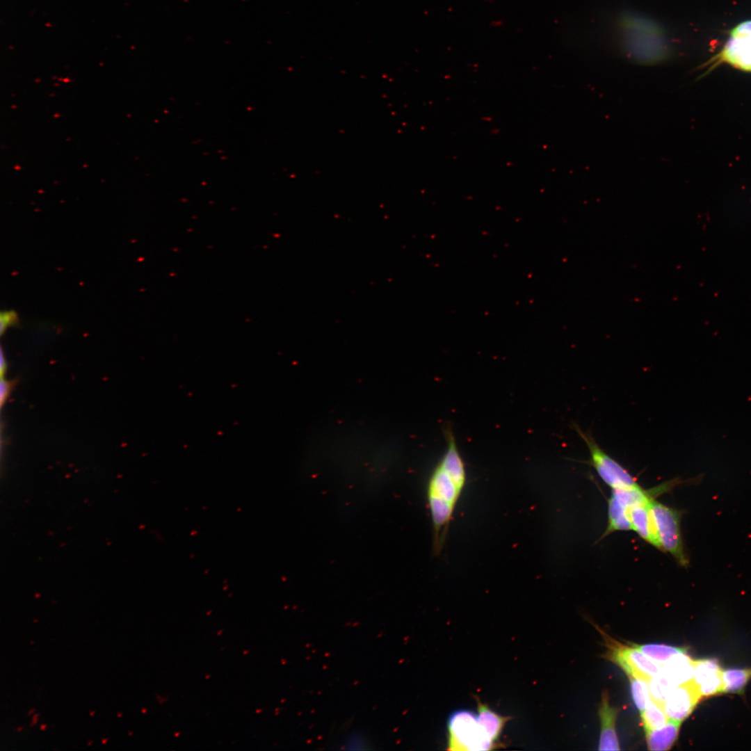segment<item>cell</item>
Returning a JSON list of instances; mask_svg holds the SVG:
<instances>
[{"label":"cell","instance_id":"6da1fadb","mask_svg":"<svg viewBox=\"0 0 751 751\" xmlns=\"http://www.w3.org/2000/svg\"><path fill=\"white\" fill-rule=\"evenodd\" d=\"M447 448L432 471L426 499L433 531V552L439 554L450 523L467 483V471L451 430L445 432Z\"/></svg>","mask_w":751,"mask_h":751},{"label":"cell","instance_id":"7a4b0ae2","mask_svg":"<svg viewBox=\"0 0 751 751\" xmlns=\"http://www.w3.org/2000/svg\"><path fill=\"white\" fill-rule=\"evenodd\" d=\"M622 45L628 58L641 64H653L663 60L668 55V47L662 26L655 20L633 13H624L620 17Z\"/></svg>","mask_w":751,"mask_h":751},{"label":"cell","instance_id":"3957f363","mask_svg":"<svg viewBox=\"0 0 751 751\" xmlns=\"http://www.w3.org/2000/svg\"><path fill=\"white\" fill-rule=\"evenodd\" d=\"M681 478H673L650 489L640 485L625 489H612L608 501V526L601 539L615 531L632 530L629 517V509L635 504L654 500L658 496L684 483Z\"/></svg>","mask_w":751,"mask_h":751},{"label":"cell","instance_id":"277c9868","mask_svg":"<svg viewBox=\"0 0 751 751\" xmlns=\"http://www.w3.org/2000/svg\"><path fill=\"white\" fill-rule=\"evenodd\" d=\"M449 750H489L494 747V742L478 719L477 715L469 710L453 712L448 722Z\"/></svg>","mask_w":751,"mask_h":751},{"label":"cell","instance_id":"5b68a950","mask_svg":"<svg viewBox=\"0 0 751 751\" xmlns=\"http://www.w3.org/2000/svg\"><path fill=\"white\" fill-rule=\"evenodd\" d=\"M650 511L662 551L671 554L680 566L688 567L680 528L682 512L655 499L651 502Z\"/></svg>","mask_w":751,"mask_h":751},{"label":"cell","instance_id":"8992f818","mask_svg":"<svg viewBox=\"0 0 751 751\" xmlns=\"http://www.w3.org/2000/svg\"><path fill=\"white\" fill-rule=\"evenodd\" d=\"M574 429L586 443L590 453V458L586 463L594 467L599 476L607 485L611 489H625L639 486L636 479L602 449L590 432L583 431L577 425H574Z\"/></svg>","mask_w":751,"mask_h":751},{"label":"cell","instance_id":"52a82bcc","mask_svg":"<svg viewBox=\"0 0 751 751\" xmlns=\"http://www.w3.org/2000/svg\"><path fill=\"white\" fill-rule=\"evenodd\" d=\"M606 636L611 661L619 665L628 676L648 680L661 672L662 666L649 659L635 645L620 643Z\"/></svg>","mask_w":751,"mask_h":751},{"label":"cell","instance_id":"ba28073f","mask_svg":"<svg viewBox=\"0 0 751 751\" xmlns=\"http://www.w3.org/2000/svg\"><path fill=\"white\" fill-rule=\"evenodd\" d=\"M720 57L735 67L751 72V21L733 30Z\"/></svg>","mask_w":751,"mask_h":751},{"label":"cell","instance_id":"9c48e42d","mask_svg":"<svg viewBox=\"0 0 751 751\" xmlns=\"http://www.w3.org/2000/svg\"><path fill=\"white\" fill-rule=\"evenodd\" d=\"M701 698L692 679L671 688L663 707L669 719L682 721L691 713Z\"/></svg>","mask_w":751,"mask_h":751},{"label":"cell","instance_id":"30bf717a","mask_svg":"<svg viewBox=\"0 0 751 751\" xmlns=\"http://www.w3.org/2000/svg\"><path fill=\"white\" fill-rule=\"evenodd\" d=\"M722 670L714 659L693 660L692 679L702 697L723 693Z\"/></svg>","mask_w":751,"mask_h":751},{"label":"cell","instance_id":"8fae6325","mask_svg":"<svg viewBox=\"0 0 751 751\" xmlns=\"http://www.w3.org/2000/svg\"><path fill=\"white\" fill-rule=\"evenodd\" d=\"M652 501L633 505L629 509V517L632 530L647 543L662 551L650 511Z\"/></svg>","mask_w":751,"mask_h":751},{"label":"cell","instance_id":"7c38bea8","mask_svg":"<svg viewBox=\"0 0 751 751\" xmlns=\"http://www.w3.org/2000/svg\"><path fill=\"white\" fill-rule=\"evenodd\" d=\"M617 710L609 704L606 692L603 693L599 708L601 733L599 743V750H619V743L615 731Z\"/></svg>","mask_w":751,"mask_h":751},{"label":"cell","instance_id":"4fadbf2b","mask_svg":"<svg viewBox=\"0 0 751 751\" xmlns=\"http://www.w3.org/2000/svg\"><path fill=\"white\" fill-rule=\"evenodd\" d=\"M661 666V674L672 687L693 679V660L686 653L675 655Z\"/></svg>","mask_w":751,"mask_h":751},{"label":"cell","instance_id":"5bb4252c","mask_svg":"<svg viewBox=\"0 0 751 751\" xmlns=\"http://www.w3.org/2000/svg\"><path fill=\"white\" fill-rule=\"evenodd\" d=\"M681 721L669 719L663 727L645 729L648 749L654 751L668 750L676 741Z\"/></svg>","mask_w":751,"mask_h":751},{"label":"cell","instance_id":"9a60e30c","mask_svg":"<svg viewBox=\"0 0 751 751\" xmlns=\"http://www.w3.org/2000/svg\"><path fill=\"white\" fill-rule=\"evenodd\" d=\"M477 702L478 719L490 738L495 742L498 739L508 718L497 714L479 700H477Z\"/></svg>","mask_w":751,"mask_h":751},{"label":"cell","instance_id":"2e32d148","mask_svg":"<svg viewBox=\"0 0 751 751\" xmlns=\"http://www.w3.org/2000/svg\"><path fill=\"white\" fill-rule=\"evenodd\" d=\"M751 679V668L722 670L723 693L743 694Z\"/></svg>","mask_w":751,"mask_h":751},{"label":"cell","instance_id":"e0dca14e","mask_svg":"<svg viewBox=\"0 0 751 751\" xmlns=\"http://www.w3.org/2000/svg\"><path fill=\"white\" fill-rule=\"evenodd\" d=\"M635 646L647 656L661 665L665 664L678 654L686 653L685 647L661 644H645Z\"/></svg>","mask_w":751,"mask_h":751},{"label":"cell","instance_id":"ac0fdd59","mask_svg":"<svg viewBox=\"0 0 751 751\" xmlns=\"http://www.w3.org/2000/svg\"><path fill=\"white\" fill-rule=\"evenodd\" d=\"M640 716L645 729L660 728L669 720L663 706L652 700L647 706L640 711Z\"/></svg>","mask_w":751,"mask_h":751},{"label":"cell","instance_id":"d6986e66","mask_svg":"<svg viewBox=\"0 0 751 751\" xmlns=\"http://www.w3.org/2000/svg\"><path fill=\"white\" fill-rule=\"evenodd\" d=\"M633 700L640 711H643L652 701L647 681L643 679L628 676Z\"/></svg>","mask_w":751,"mask_h":751},{"label":"cell","instance_id":"ffe728a7","mask_svg":"<svg viewBox=\"0 0 751 751\" xmlns=\"http://www.w3.org/2000/svg\"><path fill=\"white\" fill-rule=\"evenodd\" d=\"M648 686L652 700L663 706L664 700L671 688L673 687L660 672L659 675L650 678Z\"/></svg>","mask_w":751,"mask_h":751},{"label":"cell","instance_id":"44dd1931","mask_svg":"<svg viewBox=\"0 0 751 751\" xmlns=\"http://www.w3.org/2000/svg\"><path fill=\"white\" fill-rule=\"evenodd\" d=\"M1 326L0 333L1 335L3 334L6 330L10 327L16 325L19 323L17 314L14 311H3L1 313Z\"/></svg>","mask_w":751,"mask_h":751},{"label":"cell","instance_id":"7402d4cb","mask_svg":"<svg viewBox=\"0 0 751 751\" xmlns=\"http://www.w3.org/2000/svg\"><path fill=\"white\" fill-rule=\"evenodd\" d=\"M17 380H7L1 378L0 382V406L2 407L9 396L13 388L16 385Z\"/></svg>","mask_w":751,"mask_h":751},{"label":"cell","instance_id":"603a6c76","mask_svg":"<svg viewBox=\"0 0 751 751\" xmlns=\"http://www.w3.org/2000/svg\"><path fill=\"white\" fill-rule=\"evenodd\" d=\"M6 369H7V363H6V359L4 357L3 348H1V351H0V373H1V378H3L4 375L6 374Z\"/></svg>","mask_w":751,"mask_h":751},{"label":"cell","instance_id":"cb8c5ba5","mask_svg":"<svg viewBox=\"0 0 751 751\" xmlns=\"http://www.w3.org/2000/svg\"><path fill=\"white\" fill-rule=\"evenodd\" d=\"M39 716H40V714L38 713H33V718L31 719V724H30L31 727H33V725L37 724V722L38 721Z\"/></svg>","mask_w":751,"mask_h":751},{"label":"cell","instance_id":"d4e9b609","mask_svg":"<svg viewBox=\"0 0 751 751\" xmlns=\"http://www.w3.org/2000/svg\"><path fill=\"white\" fill-rule=\"evenodd\" d=\"M47 725L46 724H41V725H40V729L41 731H45V730L47 729Z\"/></svg>","mask_w":751,"mask_h":751},{"label":"cell","instance_id":"484cf974","mask_svg":"<svg viewBox=\"0 0 751 751\" xmlns=\"http://www.w3.org/2000/svg\"><path fill=\"white\" fill-rule=\"evenodd\" d=\"M35 709H30V710H29V711L27 712V714H28L29 716H30L31 714H33V713H35Z\"/></svg>","mask_w":751,"mask_h":751},{"label":"cell","instance_id":"4316f807","mask_svg":"<svg viewBox=\"0 0 751 751\" xmlns=\"http://www.w3.org/2000/svg\"><path fill=\"white\" fill-rule=\"evenodd\" d=\"M108 742V739L106 738H102V743L106 744Z\"/></svg>","mask_w":751,"mask_h":751},{"label":"cell","instance_id":"83f0119b","mask_svg":"<svg viewBox=\"0 0 751 751\" xmlns=\"http://www.w3.org/2000/svg\"><path fill=\"white\" fill-rule=\"evenodd\" d=\"M95 711H90L89 712V715H90V716L91 717H92V716H93L95 715Z\"/></svg>","mask_w":751,"mask_h":751},{"label":"cell","instance_id":"f1b7e54d","mask_svg":"<svg viewBox=\"0 0 751 751\" xmlns=\"http://www.w3.org/2000/svg\"><path fill=\"white\" fill-rule=\"evenodd\" d=\"M147 709H145V708H142V709H141V712H142L143 713H147Z\"/></svg>","mask_w":751,"mask_h":751},{"label":"cell","instance_id":"f546056e","mask_svg":"<svg viewBox=\"0 0 751 751\" xmlns=\"http://www.w3.org/2000/svg\"><path fill=\"white\" fill-rule=\"evenodd\" d=\"M122 715H123L122 712H118L117 713V716L118 718H121L122 716Z\"/></svg>","mask_w":751,"mask_h":751},{"label":"cell","instance_id":"4dcf8cb0","mask_svg":"<svg viewBox=\"0 0 751 751\" xmlns=\"http://www.w3.org/2000/svg\"><path fill=\"white\" fill-rule=\"evenodd\" d=\"M92 743H93V741H92V740H91V741L88 740V745H89V746L92 745Z\"/></svg>","mask_w":751,"mask_h":751},{"label":"cell","instance_id":"1f68e13d","mask_svg":"<svg viewBox=\"0 0 751 751\" xmlns=\"http://www.w3.org/2000/svg\"><path fill=\"white\" fill-rule=\"evenodd\" d=\"M22 729H23V727H17L16 730H17V732H21V731H22Z\"/></svg>","mask_w":751,"mask_h":751},{"label":"cell","instance_id":"d6a6232c","mask_svg":"<svg viewBox=\"0 0 751 751\" xmlns=\"http://www.w3.org/2000/svg\"><path fill=\"white\" fill-rule=\"evenodd\" d=\"M132 734H133V732H129V731L128 732V734H129V736H131V735H132Z\"/></svg>","mask_w":751,"mask_h":751}]
</instances>
